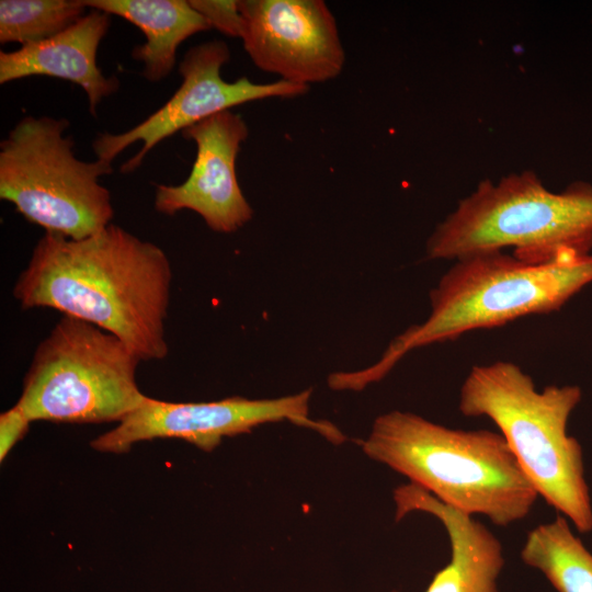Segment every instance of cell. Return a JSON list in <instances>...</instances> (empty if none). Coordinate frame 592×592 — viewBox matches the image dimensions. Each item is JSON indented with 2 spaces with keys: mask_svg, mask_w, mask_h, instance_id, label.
Instances as JSON below:
<instances>
[{
  "mask_svg": "<svg viewBox=\"0 0 592 592\" xmlns=\"http://www.w3.org/2000/svg\"><path fill=\"white\" fill-rule=\"evenodd\" d=\"M171 282L160 247L111 223L82 239L45 232L13 296L23 309L52 308L93 323L150 361L168 355Z\"/></svg>",
  "mask_w": 592,
  "mask_h": 592,
  "instance_id": "obj_1",
  "label": "cell"
},
{
  "mask_svg": "<svg viewBox=\"0 0 592 592\" xmlns=\"http://www.w3.org/2000/svg\"><path fill=\"white\" fill-rule=\"evenodd\" d=\"M592 283V253L530 263L503 251L455 260L430 292L431 311L421 323L394 338L379 360L354 372L332 373L333 390L361 391L382 380L409 352L458 339L531 315L559 310Z\"/></svg>",
  "mask_w": 592,
  "mask_h": 592,
  "instance_id": "obj_2",
  "label": "cell"
},
{
  "mask_svg": "<svg viewBox=\"0 0 592 592\" xmlns=\"http://www.w3.org/2000/svg\"><path fill=\"white\" fill-rule=\"evenodd\" d=\"M361 447L442 503L498 526L525 519L539 497L504 437L489 430L452 429L392 410L374 420Z\"/></svg>",
  "mask_w": 592,
  "mask_h": 592,
  "instance_id": "obj_3",
  "label": "cell"
},
{
  "mask_svg": "<svg viewBox=\"0 0 592 592\" xmlns=\"http://www.w3.org/2000/svg\"><path fill=\"white\" fill-rule=\"evenodd\" d=\"M577 385L537 390L532 377L508 361L475 365L459 390L465 417H487L500 430L536 492L581 533L592 530V504L582 449L567 433L581 400Z\"/></svg>",
  "mask_w": 592,
  "mask_h": 592,
  "instance_id": "obj_4",
  "label": "cell"
},
{
  "mask_svg": "<svg viewBox=\"0 0 592 592\" xmlns=\"http://www.w3.org/2000/svg\"><path fill=\"white\" fill-rule=\"evenodd\" d=\"M504 248L530 263L591 253L592 185L579 181L556 193L532 171L483 180L436 225L425 252L455 261Z\"/></svg>",
  "mask_w": 592,
  "mask_h": 592,
  "instance_id": "obj_5",
  "label": "cell"
},
{
  "mask_svg": "<svg viewBox=\"0 0 592 592\" xmlns=\"http://www.w3.org/2000/svg\"><path fill=\"white\" fill-rule=\"evenodd\" d=\"M140 361L115 334L62 316L36 348L16 403L32 422L118 423L147 397Z\"/></svg>",
  "mask_w": 592,
  "mask_h": 592,
  "instance_id": "obj_6",
  "label": "cell"
},
{
  "mask_svg": "<svg viewBox=\"0 0 592 592\" xmlns=\"http://www.w3.org/2000/svg\"><path fill=\"white\" fill-rule=\"evenodd\" d=\"M65 117L25 116L0 143V198L45 232L82 239L111 224L110 191L99 179L112 162L83 161Z\"/></svg>",
  "mask_w": 592,
  "mask_h": 592,
  "instance_id": "obj_7",
  "label": "cell"
},
{
  "mask_svg": "<svg viewBox=\"0 0 592 592\" xmlns=\"http://www.w3.org/2000/svg\"><path fill=\"white\" fill-rule=\"evenodd\" d=\"M310 397V388L274 399L230 397L207 402H170L147 396L138 408L90 445L100 453L125 454L140 442L178 439L210 452L224 437L281 421L310 429L334 444L344 442L346 436L334 424L309 417Z\"/></svg>",
  "mask_w": 592,
  "mask_h": 592,
  "instance_id": "obj_8",
  "label": "cell"
},
{
  "mask_svg": "<svg viewBox=\"0 0 592 592\" xmlns=\"http://www.w3.org/2000/svg\"><path fill=\"white\" fill-rule=\"evenodd\" d=\"M229 59L228 45L223 41L190 48L179 66L182 83L174 94L130 129L100 134L92 144L98 159L112 162L127 147L140 141L139 151L121 167L122 173H130L160 141L214 114L252 101L299 96L309 90L308 86L285 80L255 83L241 77L228 82L221 78L220 70Z\"/></svg>",
  "mask_w": 592,
  "mask_h": 592,
  "instance_id": "obj_9",
  "label": "cell"
},
{
  "mask_svg": "<svg viewBox=\"0 0 592 592\" xmlns=\"http://www.w3.org/2000/svg\"><path fill=\"white\" fill-rule=\"evenodd\" d=\"M244 50L261 70L308 86L338 77L345 53L322 0H239Z\"/></svg>",
  "mask_w": 592,
  "mask_h": 592,
  "instance_id": "obj_10",
  "label": "cell"
},
{
  "mask_svg": "<svg viewBox=\"0 0 592 592\" xmlns=\"http://www.w3.org/2000/svg\"><path fill=\"white\" fill-rule=\"evenodd\" d=\"M181 134L196 146L192 170L179 185H156L155 209L168 216L190 209L216 232L237 231L253 216L236 173L240 146L249 135L244 119L227 110L183 129Z\"/></svg>",
  "mask_w": 592,
  "mask_h": 592,
  "instance_id": "obj_11",
  "label": "cell"
},
{
  "mask_svg": "<svg viewBox=\"0 0 592 592\" xmlns=\"http://www.w3.org/2000/svg\"><path fill=\"white\" fill-rule=\"evenodd\" d=\"M110 27V14L92 9L59 34L42 42L0 52V83L32 76L68 80L87 93L89 110L117 91L116 77H105L96 64L99 45Z\"/></svg>",
  "mask_w": 592,
  "mask_h": 592,
  "instance_id": "obj_12",
  "label": "cell"
},
{
  "mask_svg": "<svg viewBox=\"0 0 592 592\" xmlns=\"http://www.w3.org/2000/svg\"><path fill=\"white\" fill-rule=\"evenodd\" d=\"M394 501L397 521L410 512H425L436 517L448 535L451 559L425 592H499L503 548L482 523L411 482L395 489Z\"/></svg>",
  "mask_w": 592,
  "mask_h": 592,
  "instance_id": "obj_13",
  "label": "cell"
},
{
  "mask_svg": "<svg viewBox=\"0 0 592 592\" xmlns=\"http://www.w3.org/2000/svg\"><path fill=\"white\" fill-rule=\"evenodd\" d=\"M83 3L118 15L144 33L146 43L136 46L132 57L144 64L141 75L151 82L171 72L180 44L212 29L186 0H83Z\"/></svg>",
  "mask_w": 592,
  "mask_h": 592,
  "instance_id": "obj_14",
  "label": "cell"
},
{
  "mask_svg": "<svg viewBox=\"0 0 592 592\" xmlns=\"http://www.w3.org/2000/svg\"><path fill=\"white\" fill-rule=\"evenodd\" d=\"M521 558L558 592H592V554L561 514L527 533Z\"/></svg>",
  "mask_w": 592,
  "mask_h": 592,
  "instance_id": "obj_15",
  "label": "cell"
},
{
  "mask_svg": "<svg viewBox=\"0 0 592 592\" xmlns=\"http://www.w3.org/2000/svg\"><path fill=\"white\" fill-rule=\"evenodd\" d=\"M83 0H1L0 43L22 46L50 38L86 14Z\"/></svg>",
  "mask_w": 592,
  "mask_h": 592,
  "instance_id": "obj_16",
  "label": "cell"
},
{
  "mask_svg": "<svg viewBox=\"0 0 592 592\" xmlns=\"http://www.w3.org/2000/svg\"><path fill=\"white\" fill-rule=\"evenodd\" d=\"M190 4L210 25L220 33L240 37L242 19L238 9V1L232 0H189Z\"/></svg>",
  "mask_w": 592,
  "mask_h": 592,
  "instance_id": "obj_17",
  "label": "cell"
},
{
  "mask_svg": "<svg viewBox=\"0 0 592 592\" xmlns=\"http://www.w3.org/2000/svg\"><path fill=\"white\" fill-rule=\"evenodd\" d=\"M32 420L15 403L0 414V462L3 463L12 448L25 436Z\"/></svg>",
  "mask_w": 592,
  "mask_h": 592,
  "instance_id": "obj_18",
  "label": "cell"
}]
</instances>
